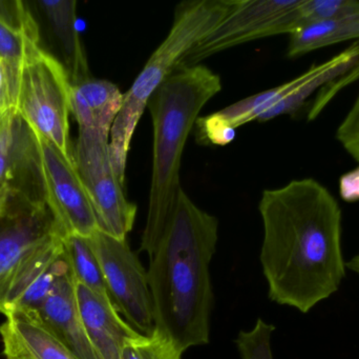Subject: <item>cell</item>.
Wrapping results in <instances>:
<instances>
[{
    "label": "cell",
    "instance_id": "cell-1",
    "mask_svg": "<svg viewBox=\"0 0 359 359\" xmlns=\"http://www.w3.org/2000/svg\"><path fill=\"white\" fill-rule=\"evenodd\" d=\"M259 211L269 299L308 313L346 278L341 206L328 188L307 177L265 190Z\"/></svg>",
    "mask_w": 359,
    "mask_h": 359
},
{
    "label": "cell",
    "instance_id": "cell-2",
    "mask_svg": "<svg viewBox=\"0 0 359 359\" xmlns=\"http://www.w3.org/2000/svg\"><path fill=\"white\" fill-rule=\"evenodd\" d=\"M219 221L201 210L183 189L159 228L143 231L147 280L156 330L168 335L182 352L207 345L213 290L209 265L215 252Z\"/></svg>",
    "mask_w": 359,
    "mask_h": 359
},
{
    "label": "cell",
    "instance_id": "cell-3",
    "mask_svg": "<svg viewBox=\"0 0 359 359\" xmlns=\"http://www.w3.org/2000/svg\"><path fill=\"white\" fill-rule=\"evenodd\" d=\"M222 90L221 78L203 65L177 67L147 103L154 129L153 170L144 231L165 221L178 195L186 141L198 114Z\"/></svg>",
    "mask_w": 359,
    "mask_h": 359
},
{
    "label": "cell",
    "instance_id": "cell-4",
    "mask_svg": "<svg viewBox=\"0 0 359 359\" xmlns=\"http://www.w3.org/2000/svg\"><path fill=\"white\" fill-rule=\"evenodd\" d=\"M236 4V0H191L176 8L174 23L165 39L149 57L128 92L111 126V159L122 183L133 136L149 99L177 69L184 55L210 33Z\"/></svg>",
    "mask_w": 359,
    "mask_h": 359
},
{
    "label": "cell",
    "instance_id": "cell-5",
    "mask_svg": "<svg viewBox=\"0 0 359 359\" xmlns=\"http://www.w3.org/2000/svg\"><path fill=\"white\" fill-rule=\"evenodd\" d=\"M72 84L62 63L33 46L17 74L15 111L34 132L52 143L75 164L69 137Z\"/></svg>",
    "mask_w": 359,
    "mask_h": 359
},
{
    "label": "cell",
    "instance_id": "cell-6",
    "mask_svg": "<svg viewBox=\"0 0 359 359\" xmlns=\"http://www.w3.org/2000/svg\"><path fill=\"white\" fill-rule=\"evenodd\" d=\"M305 0H236L219 25L188 51L178 67H192L228 48L270 36L295 33L306 25Z\"/></svg>",
    "mask_w": 359,
    "mask_h": 359
},
{
    "label": "cell",
    "instance_id": "cell-7",
    "mask_svg": "<svg viewBox=\"0 0 359 359\" xmlns=\"http://www.w3.org/2000/svg\"><path fill=\"white\" fill-rule=\"evenodd\" d=\"M109 136V133L79 129L74 160L94 207L99 229L126 240L136 221L137 206L126 198L124 183L116 174Z\"/></svg>",
    "mask_w": 359,
    "mask_h": 359
},
{
    "label": "cell",
    "instance_id": "cell-8",
    "mask_svg": "<svg viewBox=\"0 0 359 359\" xmlns=\"http://www.w3.org/2000/svg\"><path fill=\"white\" fill-rule=\"evenodd\" d=\"M104 276L109 297L120 315L143 335L156 330L147 274L126 240L98 230L88 238Z\"/></svg>",
    "mask_w": 359,
    "mask_h": 359
},
{
    "label": "cell",
    "instance_id": "cell-9",
    "mask_svg": "<svg viewBox=\"0 0 359 359\" xmlns=\"http://www.w3.org/2000/svg\"><path fill=\"white\" fill-rule=\"evenodd\" d=\"M32 133L48 208L67 235L90 238L100 229L75 164L41 135L34 131Z\"/></svg>",
    "mask_w": 359,
    "mask_h": 359
},
{
    "label": "cell",
    "instance_id": "cell-10",
    "mask_svg": "<svg viewBox=\"0 0 359 359\" xmlns=\"http://www.w3.org/2000/svg\"><path fill=\"white\" fill-rule=\"evenodd\" d=\"M46 202L33 133L17 113L0 119V215L17 204Z\"/></svg>",
    "mask_w": 359,
    "mask_h": 359
},
{
    "label": "cell",
    "instance_id": "cell-11",
    "mask_svg": "<svg viewBox=\"0 0 359 359\" xmlns=\"http://www.w3.org/2000/svg\"><path fill=\"white\" fill-rule=\"evenodd\" d=\"M59 236H67L48 204H21L0 215V301L20 266Z\"/></svg>",
    "mask_w": 359,
    "mask_h": 359
},
{
    "label": "cell",
    "instance_id": "cell-12",
    "mask_svg": "<svg viewBox=\"0 0 359 359\" xmlns=\"http://www.w3.org/2000/svg\"><path fill=\"white\" fill-rule=\"evenodd\" d=\"M65 237L50 240L20 266L0 301V313H38L59 280L71 271Z\"/></svg>",
    "mask_w": 359,
    "mask_h": 359
},
{
    "label": "cell",
    "instance_id": "cell-13",
    "mask_svg": "<svg viewBox=\"0 0 359 359\" xmlns=\"http://www.w3.org/2000/svg\"><path fill=\"white\" fill-rule=\"evenodd\" d=\"M80 316L98 359H121L126 341L137 332L121 318L113 301L76 282Z\"/></svg>",
    "mask_w": 359,
    "mask_h": 359
},
{
    "label": "cell",
    "instance_id": "cell-14",
    "mask_svg": "<svg viewBox=\"0 0 359 359\" xmlns=\"http://www.w3.org/2000/svg\"><path fill=\"white\" fill-rule=\"evenodd\" d=\"M38 315L78 358L98 359L80 316L72 269L57 282Z\"/></svg>",
    "mask_w": 359,
    "mask_h": 359
},
{
    "label": "cell",
    "instance_id": "cell-15",
    "mask_svg": "<svg viewBox=\"0 0 359 359\" xmlns=\"http://www.w3.org/2000/svg\"><path fill=\"white\" fill-rule=\"evenodd\" d=\"M4 359H79L38 313L16 312L0 326Z\"/></svg>",
    "mask_w": 359,
    "mask_h": 359
},
{
    "label": "cell",
    "instance_id": "cell-16",
    "mask_svg": "<svg viewBox=\"0 0 359 359\" xmlns=\"http://www.w3.org/2000/svg\"><path fill=\"white\" fill-rule=\"evenodd\" d=\"M124 93L113 82L88 78L72 86L69 105L79 129L111 134V126L121 109Z\"/></svg>",
    "mask_w": 359,
    "mask_h": 359
},
{
    "label": "cell",
    "instance_id": "cell-17",
    "mask_svg": "<svg viewBox=\"0 0 359 359\" xmlns=\"http://www.w3.org/2000/svg\"><path fill=\"white\" fill-rule=\"evenodd\" d=\"M56 37L62 56V65L72 86L90 78L88 58L77 27V1L75 0H38Z\"/></svg>",
    "mask_w": 359,
    "mask_h": 359
},
{
    "label": "cell",
    "instance_id": "cell-18",
    "mask_svg": "<svg viewBox=\"0 0 359 359\" xmlns=\"http://www.w3.org/2000/svg\"><path fill=\"white\" fill-rule=\"evenodd\" d=\"M39 44V30L29 8L19 0H0V58L17 81L19 65L27 51Z\"/></svg>",
    "mask_w": 359,
    "mask_h": 359
},
{
    "label": "cell",
    "instance_id": "cell-19",
    "mask_svg": "<svg viewBox=\"0 0 359 359\" xmlns=\"http://www.w3.org/2000/svg\"><path fill=\"white\" fill-rule=\"evenodd\" d=\"M349 40H359V11L333 20L320 21L291 34L287 55L303 56L318 48Z\"/></svg>",
    "mask_w": 359,
    "mask_h": 359
},
{
    "label": "cell",
    "instance_id": "cell-20",
    "mask_svg": "<svg viewBox=\"0 0 359 359\" xmlns=\"http://www.w3.org/2000/svg\"><path fill=\"white\" fill-rule=\"evenodd\" d=\"M63 244L76 282L90 289L92 292L102 299L111 301L100 263L88 238L67 235Z\"/></svg>",
    "mask_w": 359,
    "mask_h": 359
},
{
    "label": "cell",
    "instance_id": "cell-21",
    "mask_svg": "<svg viewBox=\"0 0 359 359\" xmlns=\"http://www.w3.org/2000/svg\"><path fill=\"white\" fill-rule=\"evenodd\" d=\"M183 352L160 331L151 335L138 334L128 339L122 350L121 359H182Z\"/></svg>",
    "mask_w": 359,
    "mask_h": 359
},
{
    "label": "cell",
    "instance_id": "cell-22",
    "mask_svg": "<svg viewBox=\"0 0 359 359\" xmlns=\"http://www.w3.org/2000/svg\"><path fill=\"white\" fill-rule=\"evenodd\" d=\"M273 325L259 318L250 331H241L236 339L238 353L242 359H273L271 348Z\"/></svg>",
    "mask_w": 359,
    "mask_h": 359
},
{
    "label": "cell",
    "instance_id": "cell-23",
    "mask_svg": "<svg viewBox=\"0 0 359 359\" xmlns=\"http://www.w3.org/2000/svg\"><path fill=\"white\" fill-rule=\"evenodd\" d=\"M304 15L306 23L333 20L359 11V1L356 0H305Z\"/></svg>",
    "mask_w": 359,
    "mask_h": 359
},
{
    "label": "cell",
    "instance_id": "cell-24",
    "mask_svg": "<svg viewBox=\"0 0 359 359\" xmlns=\"http://www.w3.org/2000/svg\"><path fill=\"white\" fill-rule=\"evenodd\" d=\"M337 141L359 164V93L335 133Z\"/></svg>",
    "mask_w": 359,
    "mask_h": 359
},
{
    "label": "cell",
    "instance_id": "cell-25",
    "mask_svg": "<svg viewBox=\"0 0 359 359\" xmlns=\"http://www.w3.org/2000/svg\"><path fill=\"white\" fill-rule=\"evenodd\" d=\"M15 90L16 80L8 63L0 58V119L15 111Z\"/></svg>",
    "mask_w": 359,
    "mask_h": 359
},
{
    "label": "cell",
    "instance_id": "cell-26",
    "mask_svg": "<svg viewBox=\"0 0 359 359\" xmlns=\"http://www.w3.org/2000/svg\"><path fill=\"white\" fill-rule=\"evenodd\" d=\"M339 190L341 197L346 202H356L359 200V167L341 177Z\"/></svg>",
    "mask_w": 359,
    "mask_h": 359
},
{
    "label": "cell",
    "instance_id": "cell-27",
    "mask_svg": "<svg viewBox=\"0 0 359 359\" xmlns=\"http://www.w3.org/2000/svg\"><path fill=\"white\" fill-rule=\"evenodd\" d=\"M346 265H347L348 269L351 270L354 273L359 275V253L358 254H356L353 259H350Z\"/></svg>",
    "mask_w": 359,
    "mask_h": 359
}]
</instances>
